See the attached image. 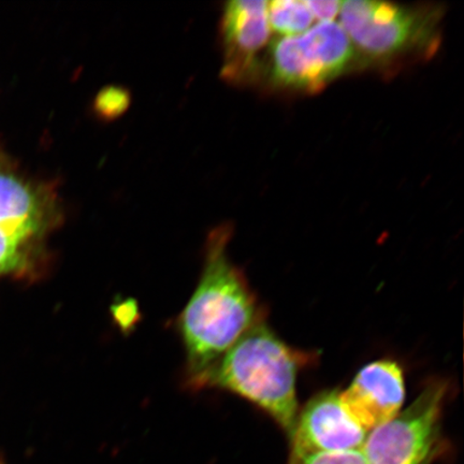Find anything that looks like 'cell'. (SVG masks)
Returning <instances> with one entry per match:
<instances>
[{"label":"cell","mask_w":464,"mask_h":464,"mask_svg":"<svg viewBox=\"0 0 464 464\" xmlns=\"http://www.w3.org/2000/svg\"><path fill=\"white\" fill-rule=\"evenodd\" d=\"M309 358L272 332L265 318L216 363L188 382L194 390L216 388L237 394L292 434L299 413L297 376Z\"/></svg>","instance_id":"2"},{"label":"cell","mask_w":464,"mask_h":464,"mask_svg":"<svg viewBox=\"0 0 464 464\" xmlns=\"http://www.w3.org/2000/svg\"><path fill=\"white\" fill-rule=\"evenodd\" d=\"M340 16L353 48L368 61H394L415 52H431L437 44L439 9L348 0L342 3Z\"/></svg>","instance_id":"3"},{"label":"cell","mask_w":464,"mask_h":464,"mask_svg":"<svg viewBox=\"0 0 464 464\" xmlns=\"http://www.w3.org/2000/svg\"><path fill=\"white\" fill-rule=\"evenodd\" d=\"M342 402L364 430L384 425L402 411L405 386L397 362L380 361L365 365L341 392Z\"/></svg>","instance_id":"8"},{"label":"cell","mask_w":464,"mask_h":464,"mask_svg":"<svg viewBox=\"0 0 464 464\" xmlns=\"http://www.w3.org/2000/svg\"><path fill=\"white\" fill-rule=\"evenodd\" d=\"M450 387L433 380L409 408L370 431L362 448L367 464H432L445 449L444 405Z\"/></svg>","instance_id":"4"},{"label":"cell","mask_w":464,"mask_h":464,"mask_svg":"<svg viewBox=\"0 0 464 464\" xmlns=\"http://www.w3.org/2000/svg\"><path fill=\"white\" fill-rule=\"evenodd\" d=\"M314 20L321 22L334 21L340 14L342 2L336 0H305Z\"/></svg>","instance_id":"12"},{"label":"cell","mask_w":464,"mask_h":464,"mask_svg":"<svg viewBox=\"0 0 464 464\" xmlns=\"http://www.w3.org/2000/svg\"><path fill=\"white\" fill-rule=\"evenodd\" d=\"M130 98L123 90L110 87L96 101V109L104 118H114L129 107Z\"/></svg>","instance_id":"11"},{"label":"cell","mask_w":464,"mask_h":464,"mask_svg":"<svg viewBox=\"0 0 464 464\" xmlns=\"http://www.w3.org/2000/svg\"><path fill=\"white\" fill-rule=\"evenodd\" d=\"M230 237L228 225L208 236L198 286L179 318L188 382L216 363L264 318L246 276L229 258Z\"/></svg>","instance_id":"1"},{"label":"cell","mask_w":464,"mask_h":464,"mask_svg":"<svg viewBox=\"0 0 464 464\" xmlns=\"http://www.w3.org/2000/svg\"><path fill=\"white\" fill-rule=\"evenodd\" d=\"M271 29L285 36H295L311 28L313 17L305 0H275L268 3Z\"/></svg>","instance_id":"9"},{"label":"cell","mask_w":464,"mask_h":464,"mask_svg":"<svg viewBox=\"0 0 464 464\" xmlns=\"http://www.w3.org/2000/svg\"><path fill=\"white\" fill-rule=\"evenodd\" d=\"M0 464H4V463L0 462Z\"/></svg>","instance_id":"13"},{"label":"cell","mask_w":464,"mask_h":464,"mask_svg":"<svg viewBox=\"0 0 464 464\" xmlns=\"http://www.w3.org/2000/svg\"><path fill=\"white\" fill-rule=\"evenodd\" d=\"M220 32L224 46V79L232 83L249 82L258 72V53L270 37L268 3L234 0L226 4Z\"/></svg>","instance_id":"7"},{"label":"cell","mask_w":464,"mask_h":464,"mask_svg":"<svg viewBox=\"0 0 464 464\" xmlns=\"http://www.w3.org/2000/svg\"><path fill=\"white\" fill-rule=\"evenodd\" d=\"M288 464H367L362 450L315 452L290 458Z\"/></svg>","instance_id":"10"},{"label":"cell","mask_w":464,"mask_h":464,"mask_svg":"<svg viewBox=\"0 0 464 464\" xmlns=\"http://www.w3.org/2000/svg\"><path fill=\"white\" fill-rule=\"evenodd\" d=\"M355 58L343 27L334 21L321 22L272 44L269 79L282 89L314 92L343 74Z\"/></svg>","instance_id":"5"},{"label":"cell","mask_w":464,"mask_h":464,"mask_svg":"<svg viewBox=\"0 0 464 464\" xmlns=\"http://www.w3.org/2000/svg\"><path fill=\"white\" fill-rule=\"evenodd\" d=\"M369 432L347 411L341 392L316 394L299 410L294 430L290 458L315 452L362 450Z\"/></svg>","instance_id":"6"}]
</instances>
